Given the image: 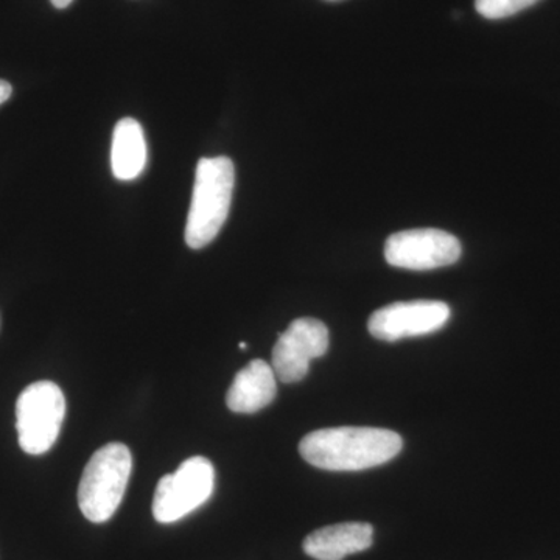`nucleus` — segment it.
I'll list each match as a JSON object with an SVG mask.
<instances>
[{"label": "nucleus", "mask_w": 560, "mask_h": 560, "mask_svg": "<svg viewBox=\"0 0 560 560\" xmlns=\"http://www.w3.org/2000/svg\"><path fill=\"white\" fill-rule=\"evenodd\" d=\"M147 167V142L138 120L121 119L114 128L110 168L120 180H132Z\"/></svg>", "instance_id": "nucleus-11"}, {"label": "nucleus", "mask_w": 560, "mask_h": 560, "mask_svg": "<svg viewBox=\"0 0 560 560\" xmlns=\"http://www.w3.org/2000/svg\"><path fill=\"white\" fill-rule=\"evenodd\" d=\"M374 541L370 523L350 522L324 526L305 537V555L315 560H342L346 556L366 551Z\"/></svg>", "instance_id": "nucleus-9"}, {"label": "nucleus", "mask_w": 560, "mask_h": 560, "mask_svg": "<svg viewBox=\"0 0 560 560\" xmlns=\"http://www.w3.org/2000/svg\"><path fill=\"white\" fill-rule=\"evenodd\" d=\"M404 441L390 430L337 427L308 433L300 444L302 458L318 469L357 471L372 469L399 455Z\"/></svg>", "instance_id": "nucleus-1"}, {"label": "nucleus", "mask_w": 560, "mask_h": 560, "mask_svg": "<svg viewBox=\"0 0 560 560\" xmlns=\"http://www.w3.org/2000/svg\"><path fill=\"white\" fill-rule=\"evenodd\" d=\"M215 469L205 456L184 460L178 470L158 482L153 499L154 521L171 525L197 511L212 497Z\"/></svg>", "instance_id": "nucleus-5"}, {"label": "nucleus", "mask_w": 560, "mask_h": 560, "mask_svg": "<svg viewBox=\"0 0 560 560\" xmlns=\"http://www.w3.org/2000/svg\"><path fill=\"white\" fill-rule=\"evenodd\" d=\"M132 456L120 442L103 445L84 467L79 488L81 514L92 523L108 522L119 510L130 481Z\"/></svg>", "instance_id": "nucleus-3"}, {"label": "nucleus", "mask_w": 560, "mask_h": 560, "mask_svg": "<svg viewBox=\"0 0 560 560\" xmlns=\"http://www.w3.org/2000/svg\"><path fill=\"white\" fill-rule=\"evenodd\" d=\"M329 329L315 318H300L280 334L272 349V370L282 383L301 382L311 370L312 360L326 355Z\"/></svg>", "instance_id": "nucleus-7"}, {"label": "nucleus", "mask_w": 560, "mask_h": 560, "mask_svg": "<svg viewBox=\"0 0 560 560\" xmlns=\"http://www.w3.org/2000/svg\"><path fill=\"white\" fill-rule=\"evenodd\" d=\"M463 248L458 238L441 230L396 232L385 243V259L390 267L430 271L459 260Z\"/></svg>", "instance_id": "nucleus-6"}, {"label": "nucleus", "mask_w": 560, "mask_h": 560, "mask_svg": "<svg viewBox=\"0 0 560 560\" xmlns=\"http://www.w3.org/2000/svg\"><path fill=\"white\" fill-rule=\"evenodd\" d=\"M241 349H242V350H245V349H246V342H241Z\"/></svg>", "instance_id": "nucleus-15"}, {"label": "nucleus", "mask_w": 560, "mask_h": 560, "mask_svg": "<svg viewBox=\"0 0 560 560\" xmlns=\"http://www.w3.org/2000/svg\"><path fill=\"white\" fill-rule=\"evenodd\" d=\"M276 393L278 385L271 364L264 360H253L235 374L226 394V405L232 412L253 415L272 404Z\"/></svg>", "instance_id": "nucleus-10"}, {"label": "nucleus", "mask_w": 560, "mask_h": 560, "mask_svg": "<svg viewBox=\"0 0 560 560\" xmlns=\"http://www.w3.org/2000/svg\"><path fill=\"white\" fill-rule=\"evenodd\" d=\"M13 94V86L9 83V81L0 80V105L5 103Z\"/></svg>", "instance_id": "nucleus-13"}, {"label": "nucleus", "mask_w": 560, "mask_h": 560, "mask_svg": "<svg viewBox=\"0 0 560 560\" xmlns=\"http://www.w3.org/2000/svg\"><path fill=\"white\" fill-rule=\"evenodd\" d=\"M235 167L230 158H202L195 173L194 195L186 224V243L201 249L215 241L230 215Z\"/></svg>", "instance_id": "nucleus-2"}, {"label": "nucleus", "mask_w": 560, "mask_h": 560, "mask_svg": "<svg viewBox=\"0 0 560 560\" xmlns=\"http://www.w3.org/2000/svg\"><path fill=\"white\" fill-rule=\"evenodd\" d=\"M51 5L55 7V9L62 10L68 9L70 3L73 2V0H50Z\"/></svg>", "instance_id": "nucleus-14"}, {"label": "nucleus", "mask_w": 560, "mask_h": 560, "mask_svg": "<svg viewBox=\"0 0 560 560\" xmlns=\"http://www.w3.org/2000/svg\"><path fill=\"white\" fill-rule=\"evenodd\" d=\"M66 416V399L54 382H36L16 401L18 440L28 455H44L54 447Z\"/></svg>", "instance_id": "nucleus-4"}, {"label": "nucleus", "mask_w": 560, "mask_h": 560, "mask_svg": "<svg viewBox=\"0 0 560 560\" xmlns=\"http://www.w3.org/2000/svg\"><path fill=\"white\" fill-rule=\"evenodd\" d=\"M539 0H475V9L486 20H504L529 9Z\"/></svg>", "instance_id": "nucleus-12"}, {"label": "nucleus", "mask_w": 560, "mask_h": 560, "mask_svg": "<svg viewBox=\"0 0 560 560\" xmlns=\"http://www.w3.org/2000/svg\"><path fill=\"white\" fill-rule=\"evenodd\" d=\"M451 316V307L442 301L396 302L372 313L368 329L377 340L394 342L434 334Z\"/></svg>", "instance_id": "nucleus-8"}]
</instances>
